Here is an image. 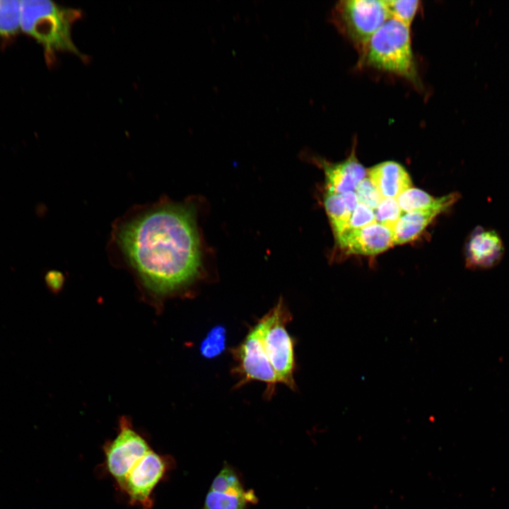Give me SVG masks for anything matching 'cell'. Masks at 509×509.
I'll list each match as a JSON object with an SVG mask.
<instances>
[{
    "label": "cell",
    "instance_id": "obj_4",
    "mask_svg": "<svg viewBox=\"0 0 509 509\" xmlns=\"http://www.w3.org/2000/svg\"><path fill=\"white\" fill-rule=\"evenodd\" d=\"M290 317L281 300L257 324L264 349L279 382L293 389V341L286 328Z\"/></svg>",
    "mask_w": 509,
    "mask_h": 509
},
{
    "label": "cell",
    "instance_id": "obj_20",
    "mask_svg": "<svg viewBox=\"0 0 509 509\" xmlns=\"http://www.w3.org/2000/svg\"><path fill=\"white\" fill-rule=\"evenodd\" d=\"M402 212L396 198H384L374 210L375 221L393 232L396 224L402 216Z\"/></svg>",
    "mask_w": 509,
    "mask_h": 509
},
{
    "label": "cell",
    "instance_id": "obj_11",
    "mask_svg": "<svg viewBox=\"0 0 509 509\" xmlns=\"http://www.w3.org/2000/svg\"><path fill=\"white\" fill-rule=\"evenodd\" d=\"M324 172V192L342 194L354 192L358 184L365 177L367 171L358 160L354 148L349 156L339 163L319 159Z\"/></svg>",
    "mask_w": 509,
    "mask_h": 509
},
{
    "label": "cell",
    "instance_id": "obj_18",
    "mask_svg": "<svg viewBox=\"0 0 509 509\" xmlns=\"http://www.w3.org/2000/svg\"><path fill=\"white\" fill-rule=\"evenodd\" d=\"M397 199L402 211L406 213L427 208L435 200L426 192L413 187L402 193Z\"/></svg>",
    "mask_w": 509,
    "mask_h": 509
},
{
    "label": "cell",
    "instance_id": "obj_15",
    "mask_svg": "<svg viewBox=\"0 0 509 509\" xmlns=\"http://www.w3.org/2000/svg\"><path fill=\"white\" fill-rule=\"evenodd\" d=\"M21 31V1L0 0V38L13 39Z\"/></svg>",
    "mask_w": 509,
    "mask_h": 509
},
{
    "label": "cell",
    "instance_id": "obj_13",
    "mask_svg": "<svg viewBox=\"0 0 509 509\" xmlns=\"http://www.w3.org/2000/svg\"><path fill=\"white\" fill-rule=\"evenodd\" d=\"M367 175L383 198L397 199L412 186L411 177L406 169L392 160L371 167L367 171Z\"/></svg>",
    "mask_w": 509,
    "mask_h": 509
},
{
    "label": "cell",
    "instance_id": "obj_19",
    "mask_svg": "<svg viewBox=\"0 0 509 509\" xmlns=\"http://www.w3.org/2000/svg\"><path fill=\"white\" fill-rule=\"evenodd\" d=\"M390 18L410 27L419 8L416 0H385Z\"/></svg>",
    "mask_w": 509,
    "mask_h": 509
},
{
    "label": "cell",
    "instance_id": "obj_9",
    "mask_svg": "<svg viewBox=\"0 0 509 509\" xmlns=\"http://www.w3.org/2000/svg\"><path fill=\"white\" fill-rule=\"evenodd\" d=\"M335 240L339 248L346 255H375L394 245L392 231L378 223L347 229Z\"/></svg>",
    "mask_w": 509,
    "mask_h": 509
},
{
    "label": "cell",
    "instance_id": "obj_12",
    "mask_svg": "<svg viewBox=\"0 0 509 509\" xmlns=\"http://www.w3.org/2000/svg\"><path fill=\"white\" fill-rule=\"evenodd\" d=\"M504 252L503 242L493 230L476 228L466 244L467 264L474 269H488L496 265Z\"/></svg>",
    "mask_w": 509,
    "mask_h": 509
},
{
    "label": "cell",
    "instance_id": "obj_24",
    "mask_svg": "<svg viewBox=\"0 0 509 509\" xmlns=\"http://www.w3.org/2000/svg\"><path fill=\"white\" fill-rule=\"evenodd\" d=\"M45 282L52 292L58 293L64 283L63 276L57 271L48 272L45 276Z\"/></svg>",
    "mask_w": 509,
    "mask_h": 509
},
{
    "label": "cell",
    "instance_id": "obj_3",
    "mask_svg": "<svg viewBox=\"0 0 509 509\" xmlns=\"http://www.w3.org/2000/svg\"><path fill=\"white\" fill-rule=\"evenodd\" d=\"M361 53L362 63L367 66L418 81L410 27L394 18L372 35Z\"/></svg>",
    "mask_w": 509,
    "mask_h": 509
},
{
    "label": "cell",
    "instance_id": "obj_10",
    "mask_svg": "<svg viewBox=\"0 0 509 509\" xmlns=\"http://www.w3.org/2000/svg\"><path fill=\"white\" fill-rule=\"evenodd\" d=\"M458 199L457 193H450L435 199L427 208L403 214L392 232L394 245L415 240L437 216L450 208Z\"/></svg>",
    "mask_w": 509,
    "mask_h": 509
},
{
    "label": "cell",
    "instance_id": "obj_6",
    "mask_svg": "<svg viewBox=\"0 0 509 509\" xmlns=\"http://www.w3.org/2000/svg\"><path fill=\"white\" fill-rule=\"evenodd\" d=\"M172 458L148 451L130 470L119 488L132 505L151 509L152 493L172 464Z\"/></svg>",
    "mask_w": 509,
    "mask_h": 509
},
{
    "label": "cell",
    "instance_id": "obj_14",
    "mask_svg": "<svg viewBox=\"0 0 509 509\" xmlns=\"http://www.w3.org/2000/svg\"><path fill=\"white\" fill-rule=\"evenodd\" d=\"M323 204L336 238L349 227L351 214L358 204L356 193L355 192L342 194L324 192Z\"/></svg>",
    "mask_w": 509,
    "mask_h": 509
},
{
    "label": "cell",
    "instance_id": "obj_5",
    "mask_svg": "<svg viewBox=\"0 0 509 509\" xmlns=\"http://www.w3.org/2000/svg\"><path fill=\"white\" fill-rule=\"evenodd\" d=\"M331 18L361 52L390 15L385 0H342L334 6Z\"/></svg>",
    "mask_w": 509,
    "mask_h": 509
},
{
    "label": "cell",
    "instance_id": "obj_23",
    "mask_svg": "<svg viewBox=\"0 0 509 509\" xmlns=\"http://www.w3.org/2000/svg\"><path fill=\"white\" fill-rule=\"evenodd\" d=\"M375 223L374 211L363 204H358L351 214L347 229L361 228Z\"/></svg>",
    "mask_w": 509,
    "mask_h": 509
},
{
    "label": "cell",
    "instance_id": "obj_2",
    "mask_svg": "<svg viewBox=\"0 0 509 509\" xmlns=\"http://www.w3.org/2000/svg\"><path fill=\"white\" fill-rule=\"evenodd\" d=\"M81 16L80 10L52 1H21V31L42 46L46 62L50 65L60 52H71L87 61L88 57L80 52L71 37L72 25Z\"/></svg>",
    "mask_w": 509,
    "mask_h": 509
},
{
    "label": "cell",
    "instance_id": "obj_22",
    "mask_svg": "<svg viewBox=\"0 0 509 509\" xmlns=\"http://www.w3.org/2000/svg\"><path fill=\"white\" fill-rule=\"evenodd\" d=\"M226 330L218 327L213 328L203 340L201 344V352L207 358L219 355L225 348Z\"/></svg>",
    "mask_w": 509,
    "mask_h": 509
},
{
    "label": "cell",
    "instance_id": "obj_1",
    "mask_svg": "<svg viewBox=\"0 0 509 509\" xmlns=\"http://www.w3.org/2000/svg\"><path fill=\"white\" fill-rule=\"evenodd\" d=\"M108 251L113 264L131 271L151 295L179 291L201 269L194 204L163 197L134 206L114 222Z\"/></svg>",
    "mask_w": 509,
    "mask_h": 509
},
{
    "label": "cell",
    "instance_id": "obj_21",
    "mask_svg": "<svg viewBox=\"0 0 509 509\" xmlns=\"http://www.w3.org/2000/svg\"><path fill=\"white\" fill-rule=\"evenodd\" d=\"M354 192L358 203L363 204L373 211L384 199L367 177L358 184Z\"/></svg>",
    "mask_w": 509,
    "mask_h": 509
},
{
    "label": "cell",
    "instance_id": "obj_16",
    "mask_svg": "<svg viewBox=\"0 0 509 509\" xmlns=\"http://www.w3.org/2000/svg\"><path fill=\"white\" fill-rule=\"evenodd\" d=\"M210 490L236 496H245L249 493L244 491L243 486L234 469L226 464L216 475Z\"/></svg>",
    "mask_w": 509,
    "mask_h": 509
},
{
    "label": "cell",
    "instance_id": "obj_7",
    "mask_svg": "<svg viewBox=\"0 0 509 509\" xmlns=\"http://www.w3.org/2000/svg\"><path fill=\"white\" fill-rule=\"evenodd\" d=\"M151 450L147 441L132 427L129 420H119L116 437L103 446L107 472L120 486L133 467Z\"/></svg>",
    "mask_w": 509,
    "mask_h": 509
},
{
    "label": "cell",
    "instance_id": "obj_8",
    "mask_svg": "<svg viewBox=\"0 0 509 509\" xmlns=\"http://www.w3.org/2000/svg\"><path fill=\"white\" fill-rule=\"evenodd\" d=\"M235 356L238 361L237 372L241 377L240 384L258 380L265 382L273 391L279 382L264 349L257 324L235 351Z\"/></svg>",
    "mask_w": 509,
    "mask_h": 509
},
{
    "label": "cell",
    "instance_id": "obj_17",
    "mask_svg": "<svg viewBox=\"0 0 509 509\" xmlns=\"http://www.w3.org/2000/svg\"><path fill=\"white\" fill-rule=\"evenodd\" d=\"M251 499H255V496L250 493L245 496H236L209 489L204 509H245Z\"/></svg>",
    "mask_w": 509,
    "mask_h": 509
}]
</instances>
